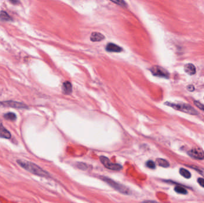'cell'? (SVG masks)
<instances>
[{"label":"cell","instance_id":"obj_1","mask_svg":"<svg viewBox=\"0 0 204 203\" xmlns=\"http://www.w3.org/2000/svg\"><path fill=\"white\" fill-rule=\"evenodd\" d=\"M17 163L21 168L35 175L46 178L50 176V174L47 171L31 161L25 160H17Z\"/></svg>","mask_w":204,"mask_h":203},{"label":"cell","instance_id":"obj_2","mask_svg":"<svg viewBox=\"0 0 204 203\" xmlns=\"http://www.w3.org/2000/svg\"><path fill=\"white\" fill-rule=\"evenodd\" d=\"M101 179L102 180H103V181H105V182H106L108 185H109L111 187L115 189H116V191L122 193V194H128L130 192L129 189L125 186L124 185L120 184L116 182H115V181L106 177V176H101Z\"/></svg>","mask_w":204,"mask_h":203},{"label":"cell","instance_id":"obj_3","mask_svg":"<svg viewBox=\"0 0 204 203\" xmlns=\"http://www.w3.org/2000/svg\"><path fill=\"white\" fill-rule=\"evenodd\" d=\"M166 104H167L168 106H170L173 107V108L179 110L181 111H183L184 113H186L190 114L192 115H196L197 114V111H196L192 106L188 105V104H174L171 103H166Z\"/></svg>","mask_w":204,"mask_h":203},{"label":"cell","instance_id":"obj_4","mask_svg":"<svg viewBox=\"0 0 204 203\" xmlns=\"http://www.w3.org/2000/svg\"><path fill=\"white\" fill-rule=\"evenodd\" d=\"M100 160L101 163L104 165L105 168L112 170H120L122 169V166L119 164L113 163L111 162L108 158L105 156H100Z\"/></svg>","mask_w":204,"mask_h":203},{"label":"cell","instance_id":"obj_5","mask_svg":"<svg viewBox=\"0 0 204 203\" xmlns=\"http://www.w3.org/2000/svg\"><path fill=\"white\" fill-rule=\"evenodd\" d=\"M150 71L154 76H158V77L168 78L170 76L168 72L166 69L162 68V67L158 66H153L150 69Z\"/></svg>","mask_w":204,"mask_h":203},{"label":"cell","instance_id":"obj_6","mask_svg":"<svg viewBox=\"0 0 204 203\" xmlns=\"http://www.w3.org/2000/svg\"><path fill=\"white\" fill-rule=\"evenodd\" d=\"M0 104L1 105L6 106V107H10L12 108H28V107L24 103H20V102H17L15 101H3L0 102Z\"/></svg>","mask_w":204,"mask_h":203},{"label":"cell","instance_id":"obj_7","mask_svg":"<svg viewBox=\"0 0 204 203\" xmlns=\"http://www.w3.org/2000/svg\"><path fill=\"white\" fill-rule=\"evenodd\" d=\"M188 154L191 157L197 160H203L204 158V152L199 148H192L188 152Z\"/></svg>","mask_w":204,"mask_h":203},{"label":"cell","instance_id":"obj_8","mask_svg":"<svg viewBox=\"0 0 204 203\" xmlns=\"http://www.w3.org/2000/svg\"><path fill=\"white\" fill-rule=\"evenodd\" d=\"M12 137L10 132L3 125V124L0 121V138L10 139Z\"/></svg>","mask_w":204,"mask_h":203},{"label":"cell","instance_id":"obj_9","mask_svg":"<svg viewBox=\"0 0 204 203\" xmlns=\"http://www.w3.org/2000/svg\"><path fill=\"white\" fill-rule=\"evenodd\" d=\"M106 50L108 52H115V53H120L122 50L121 47L113 43H109L106 46Z\"/></svg>","mask_w":204,"mask_h":203},{"label":"cell","instance_id":"obj_10","mask_svg":"<svg viewBox=\"0 0 204 203\" xmlns=\"http://www.w3.org/2000/svg\"><path fill=\"white\" fill-rule=\"evenodd\" d=\"M105 36L100 33L93 32L90 36V40L93 42H99L104 39Z\"/></svg>","mask_w":204,"mask_h":203},{"label":"cell","instance_id":"obj_11","mask_svg":"<svg viewBox=\"0 0 204 203\" xmlns=\"http://www.w3.org/2000/svg\"><path fill=\"white\" fill-rule=\"evenodd\" d=\"M62 90L65 94H70L72 91V84L69 81H66L63 84Z\"/></svg>","mask_w":204,"mask_h":203},{"label":"cell","instance_id":"obj_12","mask_svg":"<svg viewBox=\"0 0 204 203\" xmlns=\"http://www.w3.org/2000/svg\"><path fill=\"white\" fill-rule=\"evenodd\" d=\"M184 71L189 75H193L196 73V68L193 64L188 63L184 66Z\"/></svg>","mask_w":204,"mask_h":203},{"label":"cell","instance_id":"obj_13","mask_svg":"<svg viewBox=\"0 0 204 203\" xmlns=\"http://www.w3.org/2000/svg\"><path fill=\"white\" fill-rule=\"evenodd\" d=\"M156 162L159 166L163 167V168H168L170 166L169 162L166 160V159L163 158H158L156 160Z\"/></svg>","mask_w":204,"mask_h":203},{"label":"cell","instance_id":"obj_14","mask_svg":"<svg viewBox=\"0 0 204 203\" xmlns=\"http://www.w3.org/2000/svg\"><path fill=\"white\" fill-rule=\"evenodd\" d=\"M0 20L3 21H12V18L5 11L0 12Z\"/></svg>","mask_w":204,"mask_h":203},{"label":"cell","instance_id":"obj_15","mask_svg":"<svg viewBox=\"0 0 204 203\" xmlns=\"http://www.w3.org/2000/svg\"><path fill=\"white\" fill-rule=\"evenodd\" d=\"M3 116L6 120H9L11 121L16 120L17 118V116L16 115V114L14 113H12V112H9V113H6L4 114Z\"/></svg>","mask_w":204,"mask_h":203},{"label":"cell","instance_id":"obj_16","mask_svg":"<svg viewBox=\"0 0 204 203\" xmlns=\"http://www.w3.org/2000/svg\"><path fill=\"white\" fill-rule=\"evenodd\" d=\"M179 172H180V174L182 176H183L184 178H185L186 179H189V178H191L190 173L187 170H186V169H185L184 168H181L180 169Z\"/></svg>","mask_w":204,"mask_h":203},{"label":"cell","instance_id":"obj_17","mask_svg":"<svg viewBox=\"0 0 204 203\" xmlns=\"http://www.w3.org/2000/svg\"><path fill=\"white\" fill-rule=\"evenodd\" d=\"M175 191L178 193V194H187V191L186 189H184L183 187L180 186H177L175 187L174 188Z\"/></svg>","mask_w":204,"mask_h":203},{"label":"cell","instance_id":"obj_18","mask_svg":"<svg viewBox=\"0 0 204 203\" xmlns=\"http://www.w3.org/2000/svg\"><path fill=\"white\" fill-rule=\"evenodd\" d=\"M146 166L149 168V169H155L156 168V165L155 163H154V162L152 160H149L146 162Z\"/></svg>","mask_w":204,"mask_h":203},{"label":"cell","instance_id":"obj_19","mask_svg":"<svg viewBox=\"0 0 204 203\" xmlns=\"http://www.w3.org/2000/svg\"><path fill=\"white\" fill-rule=\"evenodd\" d=\"M77 167L80 169L81 170H86L87 169L88 166H87L86 164L83 163H77Z\"/></svg>","mask_w":204,"mask_h":203},{"label":"cell","instance_id":"obj_20","mask_svg":"<svg viewBox=\"0 0 204 203\" xmlns=\"http://www.w3.org/2000/svg\"><path fill=\"white\" fill-rule=\"evenodd\" d=\"M192 168H193L195 170H196L197 172H199L201 175L203 176H204V169H201V168H197V167H195V166H192Z\"/></svg>","mask_w":204,"mask_h":203},{"label":"cell","instance_id":"obj_21","mask_svg":"<svg viewBox=\"0 0 204 203\" xmlns=\"http://www.w3.org/2000/svg\"><path fill=\"white\" fill-rule=\"evenodd\" d=\"M112 2L115 3V4H117L118 5H119L120 6H122V7H126L127 6L126 3L124 1H112Z\"/></svg>","mask_w":204,"mask_h":203},{"label":"cell","instance_id":"obj_22","mask_svg":"<svg viewBox=\"0 0 204 203\" xmlns=\"http://www.w3.org/2000/svg\"><path fill=\"white\" fill-rule=\"evenodd\" d=\"M194 103H195V105H196L197 107H198V108H200V110L204 111V105H203L202 104L200 103L199 102H198V101H194Z\"/></svg>","mask_w":204,"mask_h":203},{"label":"cell","instance_id":"obj_23","mask_svg":"<svg viewBox=\"0 0 204 203\" xmlns=\"http://www.w3.org/2000/svg\"><path fill=\"white\" fill-rule=\"evenodd\" d=\"M198 183L202 187L204 188V179L203 178H198L197 179Z\"/></svg>","mask_w":204,"mask_h":203},{"label":"cell","instance_id":"obj_24","mask_svg":"<svg viewBox=\"0 0 204 203\" xmlns=\"http://www.w3.org/2000/svg\"><path fill=\"white\" fill-rule=\"evenodd\" d=\"M144 203H160L155 201H152V200H147L144 201Z\"/></svg>","mask_w":204,"mask_h":203},{"label":"cell","instance_id":"obj_25","mask_svg":"<svg viewBox=\"0 0 204 203\" xmlns=\"http://www.w3.org/2000/svg\"><path fill=\"white\" fill-rule=\"evenodd\" d=\"M187 90L189 91H193L194 90V87H193V85H189V87H187Z\"/></svg>","mask_w":204,"mask_h":203},{"label":"cell","instance_id":"obj_26","mask_svg":"<svg viewBox=\"0 0 204 203\" xmlns=\"http://www.w3.org/2000/svg\"><path fill=\"white\" fill-rule=\"evenodd\" d=\"M10 3L12 4H17L20 2L19 1H15V0H13V1H10Z\"/></svg>","mask_w":204,"mask_h":203}]
</instances>
